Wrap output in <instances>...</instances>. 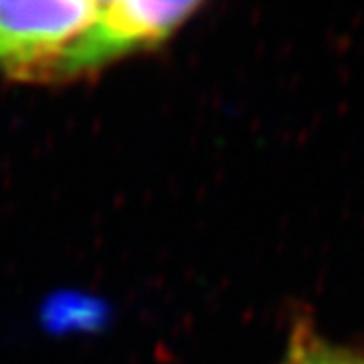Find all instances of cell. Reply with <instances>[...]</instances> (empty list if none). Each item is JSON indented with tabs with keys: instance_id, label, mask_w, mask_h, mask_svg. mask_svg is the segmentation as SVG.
I'll return each mask as SVG.
<instances>
[{
	"instance_id": "6da1fadb",
	"label": "cell",
	"mask_w": 364,
	"mask_h": 364,
	"mask_svg": "<svg viewBox=\"0 0 364 364\" xmlns=\"http://www.w3.org/2000/svg\"><path fill=\"white\" fill-rule=\"evenodd\" d=\"M100 2L0 0V73L21 81H57L73 41L93 23Z\"/></svg>"
},
{
	"instance_id": "7a4b0ae2",
	"label": "cell",
	"mask_w": 364,
	"mask_h": 364,
	"mask_svg": "<svg viewBox=\"0 0 364 364\" xmlns=\"http://www.w3.org/2000/svg\"><path fill=\"white\" fill-rule=\"evenodd\" d=\"M196 9V2H100L93 23L73 41L63 57L57 79L85 75L136 49L156 47L191 18Z\"/></svg>"
},
{
	"instance_id": "3957f363",
	"label": "cell",
	"mask_w": 364,
	"mask_h": 364,
	"mask_svg": "<svg viewBox=\"0 0 364 364\" xmlns=\"http://www.w3.org/2000/svg\"><path fill=\"white\" fill-rule=\"evenodd\" d=\"M282 364H364V350L330 342L312 324L299 322L291 332Z\"/></svg>"
}]
</instances>
